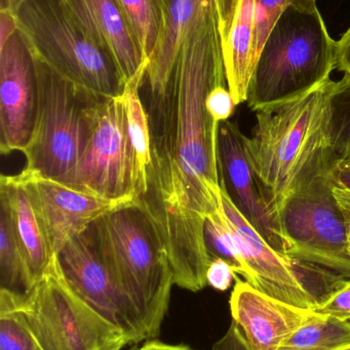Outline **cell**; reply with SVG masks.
Returning a JSON list of instances; mask_svg holds the SVG:
<instances>
[{
  "mask_svg": "<svg viewBox=\"0 0 350 350\" xmlns=\"http://www.w3.org/2000/svg\"><path fill=\"white\" fill-rule=\"evenodd\" d=\"M45 350H121L129 345L121 329L80 299L64 281L55 257L26 297L8 292Z\"/></svg>",
  "mask_w": 350,
  "mask_h": 350,
  "instance_id": "52a82bcc",
  "label": "cell"
},
{
  "mask_svg": "<svg viewBox=\"0 0 350 350\" xmlns=\"http://www.w3.org/2000/svg\"><path fill=\"white\" fill-rule=\"evenodd\" d=\"M332 177L336 185L350 189V158L335 160L332 167Z\"/></svg>",
  "mask_w": 350,
  "mask_h": 350,
  "instance_id": "836d02e7",
  "label": "cell"
},
{
  "mask_svg": "<svg viewBox=\"0 0 350 350\" xmlns=\"http://www.w3.org/2000/svg\"><path fill=\"white\" fill-rule=\"evenodd\" d=\"M238 0H166V23L164 38L144 76L146 84L166 81L174 67L179 49L193 22L218 6L236 3Z\"/></svg>",
  "mask_w": 350,
  "mask_h": 350,
  "instance_id": "d6986e66",
  "label": "cell"
},
{
  "mask_svg": "<svg viewBox=\"0 0 350 350\" xmlns=\"http://www.w3.org/2000/svg\"><path fill=\"white\" fill-rule=\"evenodd\" d=\"M335 350H350V345H345V347H340Z\"/></svg>",
  "mask_w": 350,
  "mask_h": 350,
  "instance_id": "74e56055",
  "label": "cell"
},
{
  "mask_svg": "<svg viewBox=\"0 0 350 350\" xmlns=\"http://www.w3.org/2000/svg\"><path fill=\"white\" fill-rule=\"evenodd\" d=\"M332 170L292 193L279 208L289 256L350 278L345 220L333 193Z\"/></svg>",
  "mask_w": 350,
  "mask_h": 350,
  "instance_id": "ba28073f",
  "label": "cell"
},
{
  "mask_svg": "<svg viewBox=\"0 0 350 350\" xmlns=\"http://www.w3.org/2000/svg\"><path fill=\"white\" fill-rule=\"evenodd\" d=\"M330 127L336 159L350 158V75L331 86Z\"/></svg>",
  "mask_w": 350,
  "mask_h": 350,
  "instance_id": "d4e9b609",
  "label": "cell"
},
{
  "mask_svg": "<svg viewBox=\"0 0 350 350\" xmlns=\"http://www.w3.org/2000/svg\"><path fill=\"white\" fill-rule=\"evenodd\" d=\"M25 1L26 0H0V12H12L14 14Z\"/></svg>",
  "mask_w": 350,
  "mask_h": 350,
  "instance_id": "8d00e7d4",
  "label": "cell"
},
{
  "mask_svg": "<svg viewBox=\"0 0 350 350\" xmlns=\"http://www.w3.org/2000/svg\"><path fill=\"white\" fill-rule=\"evenodd\" d=\"M205 106L214 120L219 123L227 121L236 106L227 84L214 88L208 96Z\"/></svg>",
  "mask_w": 350,
  "mask_h": 350,
  "instance_id": "f1b7e54d",
  "label": "cell"
},
{
  "mask_svg": "<svg viewBox=\"0 0 350 350\" xmlns=\"http://www.w3.org/2000/svg\"><path fill=\"white\" fill-rule=\"evenodd\" d=\"M0 350H45L20 310L0 293Z\"/></svg>",
  "mask_w": 350,
  "mask_h": 350,
  "instance_id": "484cf974",
  "label": "cell"
},
{
  "mask_svg": "<svg viewBox=\"0 0 350 350\" xmlns=\"http://www.w3.org/2000/svg\"><path fill=\"white\" fill-rule=\"evenodd\" d=\"M145 74L146 70L132 78L125 84L123 94L129 135L135 149L138 174H139L135 202L145 189L146 176H147L148 166L150 163L149 121H148L147 111L141 98V92H140Z\"/></svg>",
  "mask_w": 350,
  "mask_h": 350,
  "instance_id": "44dd1931",
  "label": "cell"
},
{
  "mask_svg": "<svg viewBox=\"0 0 350 350\" xmlns=\"http://www.w3.org/2000/svg\"><path fill=\"white\" fill-rule=\"evenodd\" d=\"M312 312L321 316L333 317L350 324V281L320 306H314Z\"/></svg>",
  "mask_w": 350,
  "mask_h": 350,
  "instance_id": "83f0119b",
  "label": "cell"
},
{
  "mask_svg": "<svg viewBox=\"0 0 350 350\" xmlns=\"http://www.w3.org/2000/svg\"><path fill=\"white\" fill-rule=\"evenodd\" d=\"M38 82L34 133L23 154L27 172L62 183L77 164L107 100L55 72L32 53Z\"/></svg>",
  "mask_w": 350,
  "mask_h": 350,
  "instance_id": "5b68a950",
  "label": "cell"
},
{
  "mask_svg": "<svg viewBox=\"0 0 350 350\" xmlns=\"http://www.w3.org/2000/svg\"><path fill=\"white\" fill-rule=\"evenodd\" d=\"M14 16L31 51L63 77L105 98L123 94L114 59L88 36L63 0H26Z\"/></svg>",
  "mask_w": 350,
  "mask_h": 350,
  "instance_id": "8992f818",
  "label": "cell"
},
{
  "mask_svg": "<svg viewBox=\"0 0 350 350\" xmlns=\"http://www.w3.org/2000/svg\"><path fill=\"white\" fill-rule=\"evenodd\" d=\"M68 287L92 310L123 331L132 343L149 340L147 329L105 259L95 221L72 237L55 255Z\"/></svg>",
  "mask_w": 350,
  "mask_h": 350,
  "instance_id": "30bf717a",
  "label": "cell"
},
{
  "mask_svg": "<svg viewBox=\"0 0 350 350\" xmlns=\"http://www.w3.org/2000/svg\"><path fill=\"white\" fill-rule=\"evenodd\" d=\"M0 200L8 206L21 251L35 282L49 269L53 254L28 187L18 175H1Z\"/></svg>",
  "mask_w": 350,
  "mask_h": 350,
  "instance_id": "e0dca14e",
  "label": "cell"
},
{
  "mask_svg": "<svg viewBox=\"0 0 350 350\" xmlns=\"http://www.w3.org/2000/svg\"><path fill=\"white\" fill-rule=\"evenodd\" d=\"M338 41L318 10L289 8L267 36L255 64L249 108L258 110L305 94L330 80L337 67Z\"/></svg>",
  "mask_w": 350,
  "mask_h": 350,
  "instance_id": "277c9868",
  "label": "cell"
},
{
  "mask_svg": "<svg viewBox=\"0 0 350 350\" xmlns=\"http://www.w3.org/2000/svg\"><path fill=\"white\" fill-rule=\"evenodd\" d=\"M84 32L114 59L125 84L148 61L118 0H63Z\"/></svg>",
  "mask_w": 350,
  "mask_h": 350,
  "instance_id": "2e32d148",
  "label": "cell"
},
{
  "mask_svg": "<svg viewBox=\"0 0 350 350\" xmlns=\"http://www.w3.org/2000/svg\"><path fill=\"white\" fill-rule=\"evenodd\" d=\"M136 350H193L186 345H173L168 343L160 342L158 340L148 341L142 345L140 349Z\"/></svg>",
  "mask_w": 350,
  "mask_h": 350,
  "instance_id": "d590c367",
  "label": "cell"
},
{
  "mask_svg": "<svg viewBox=\"0 0 350 350\" xmlns=\"http://www.w3.org/2000/svg\"><path fill=\"white\" fill-rule=\"evenodd\" d=\"M99 245L119 285L139 312L150 339L160 335L170 304L174 275L164 242L135 202L95 221Z\"/></svg>",
  "mask_w": 350,
  "mask_h": 350,
  "instance_id": "3957f363",
  "label": "cell"
},
{
  "mask_svg": "<svg viewBox=\"0 0 350 350\" xmlns=\"http://www.w3.org/2000/svg\"><path fill=\"white\" fill-rule=\"evenodd\" d=\"M35 283L16 241L8 206L0 200V291L23 299Z\"/></svg>",
  "mask_w": 350,
  "mask_h": 350,
  "instance_id": "ffe728a7",
  "label": "cell"
},
{
  "mask_svg": "<svg viewBox=\"0 0 350 350\" xmlns=\"http://www.w3.org/2000/svg\"><path fill=\"white\" fill-rule=\"evenodd\" d=\"M118 2L149 63L164 38L166 0H118Z\"/></svg>",
  "mask_w": 350,
  "mask_h": 350,
  "instance_id": "7402d4cb",
  "label": "cell"
},
{
  "mask_svg": "<svg viewBox=\"0 0 350 350\" xmlns=\"http://www.w3.org/2000/svg\"><path fill=\"white\" fill-rule=\"evenodd\" d=\"M347 345H350L349 323L314 312L279 350H335Z\"/></svg>",
  "mask_w": 350,
  "mask_h": 350,
  "instance_id": "603a6c76",
  "label": "cell"
},
{
  "mask_svg": "<svg viewBox=\"0 0 350 350\" xmlns=\"http://www.w3.org/2000/svg\"><path fill=\"white\" fill-rule=\"evenodd\" d=\"M333 193L338 204L339 209L345 220V234H347V249L350 255V189L334 183Z\"/></svg>",
  "mask_w": 350,
  "mask_h": 350,
  "instance_id": "1f68e13d",
  "label": "cell"
},
{
  "mask_svg": "<svg viewBox=\"0 0 350 350\" xmlns=\"http://www.w3.org/2000/svg\"><path fill=\"white\" fill-rule=\"evenodd\" d=\"M236 279V271L232 265L221 258L212 259L207 271L208 285L218 291H226Z\"/></svg>",
  "mask_w": 350,
  "mask_h": 350,
  "instance_id": "f546056e",
  "label": "cell"
},
{
  "mask_svg": "<svg viewBox=\"0 0 350 350\" xmlns=\"http://www.w3.org/2000/svg\"><path fill=\"white\" fill-rule=\"evenodd\" d=\"M38 82L30 47L18 30L0 47V152H24L36 125Z\"/></svg>",
  "mask_w": 350,
  "mask_h": 350,
  "instance_id": "7c38bea8",
  "label": "cell"
},
{
  "mask_svg": "<svg viewBox=\"0 0 350 350\" xmlns=\"http://www.w3.org/2000/svg\"><path fill=\"white\" fill-rule=\"evenodd\" d=\"M213 350H250V349L238 325L232 323L226 334L215 343Z\"/></svg>",
  "mask_w": 350,
  "mask_h": 350,
  "instance_id": "4dcf8cb0",
  "label": "cell"
},
{
  "mask_svg": "<svg viewBox=\"0 0 350 350\" xmlns=\"http://www.w3.org/2000/svg\"><path fill=\"white\" fill-rule=\"evenodd\" d=\"M289 8L305 12L318 10L316 0H255L254 55L256 62L277 18Z\"/></svg>",
  "mask_w": 350,
  "mask_h": 350,
  "instance_id": "4316f807",
  "label": "cell"
},
{
  "mask_svg": "<svg viewBox=\"0 0 350 350\" xmlns=\"http://www.w3.org/2000/svg\"><path fill=\"white\" fill-rule=\"evenodd\" d=\"M218 164L221 185L238 211L277 252L289 256L279 209L251 160L248 137L232 121L220 123Z\"/></svg>",
  "mask_w": 350,
  "mask_h": 350,
  "instance_id": "8fae6325",
  "label": "cell"
},
{
  "mask_svg": "<svg viewBox=\"0 0 350 350\" xmlns=\"http://www.w3.org/2000/svg\"><path fill=\"white\" fill-rule=\"evenodd\" d=\"M255 0H240L227 32L222 38L224 67L229 92L236 105L248 100L254 71Z\"/></svg>",
  "mask_w": 350,
  "mask_h": 350,
  "instance_id": "ac0fdd59",
  "label": "cell"
},
{
  "mask_svg": "<svg viewBox=\"0 0 350 350\" xmlns=\"http://www.w3.org/2000/svg\"><path fill=\"white\" fill-rule=\"evenodd\" d=\"M236 8L219 6L193 22L166 81L145 84L150 163L143 193L136 200L166 247L174 284L199 292L208 285L212 258L203 228L221 207L218 164L220 123L205 102L227 84L222 37Z\"/></svg>",
  "mask_w": 350,
  "mask_h": 350,
  "instance_id": "6da1fadb",
  "label": "cell"
},
{
  "mask_svg": "<svg viewBox=\"0 0 350 350\" xmlns=\"http://www.w3.org/2000/svg\"><path fill=\"white\" fill-rule=\"evenodd\" d=\"M18 31L16 16L12 12H0V47Z\"/></svg>",
  "mask_w": 350,
  "mask_h": 350,
  "instance_id": "e575fe53",
  "label": "cell"
},
{
  "mask_svg": "<svg viewBox=\"0 0 350 350\" xmlns=\"http://www.w3.org/2000/svg\"><path fill=\"white\" fill-rule=\"evenodd\" d=\"M222 208L240 242L242 256L252 273L253 287L275 299L297 308L316 306L294 269L292 257L271 248L250 222L238 211L221 185Z\"/></svg>",
  "mask_w": 350,
  "mask_h": 350,
  "instance_id": "5bb4252c",
  "label": "cell"
},
{
  "mask_svg": "<svg viewBox=\"0 0 350 350\" xmlns=\"http://www.w3.org/2000/svg\"><path fill=\"white\" fill-rule=\"evenodd\" d=\"M18 176L28 187L53 255H57L72 237L107 212L125 204L82 193L25 170Z\"/></svg>",
  "mask_w": 350,
  "mask_h": 350,
  "instance_id": "4fadbf2b",
  "label": "cell"
},
{
  "mask_svg": "<svg viewBox=\"0 0 350 350\" xmlns=\"http://www.w3.org/2000/svg\"><path fill=\"white\" fill-rule=\"evenodd\" d=\"M203 236L212 259H224L232 265L236 273L242 275L249 284L252 283V273L242 256L238 237L226 218L222 204L215 213L205 219Z\"/></svg>",
  "mask_w": 350,
  "mask_h": 350,
  "instance_id": "cb8c5ba5",
  "label": "cell"
},
{
  "mask_svg": "<svg viewBox=\"0 0 350 350\" xmlns=\"http://www.w3.org/2000/svg\"><path fill=\"white\" fill-rule=\"evenodd\" d=\"M332 83L328 80L296 98L255 111L249 153L277 209L292 193L332 170L336 160L331 142Z\"/></svg>",
  "mask_w": 350,
  "mask_h": 350,
  "instance_id": "7a4b0ae2",
  "label": "cell"
},
{
  "mask_svg": "<svg viewBox=\"0 0 350 350\" xmlns=\"http://www.w3.org/2000/svg\"><path fill=\"white\" fill-rule=\"evenodd\" d=\"M229 304L250 350H279L314 312L266 295L236 278Z\"/></svg>",
  "mask_w": 350,
  "mask_h": 350,
  "instance_id": "9a60e30c",
  "label": "cell"
},
{
  "mask_svg": "<svg viewBox=\"0 0 350 350\" xmlns=\"http://www.w3.org/2000/svg\"><path fill=\"white\" fill-rule=\"evenodd\" d=\"M338 59L337 69L345 75H350V27L338 41Z\"/></svg>",
  "mask_w": 350,
  "mask_h": 350,
  "instance_id": "d6a6232c",
  "label": "cell"
},
{
  "mask_svg": "<svg viewBox=\"0 0 350 350\" xmlns=\"http://www.w3.org/2000/svg\"><path fill=\"white\" fill-rule=\"evenodd\" d=\"M137 158L123 94L107 100L77 164L62 183L113 202H135Z\"/></svg>",
  "mask_w": 350,
  "mask_h": 350,
  "instance_id": "9c48e42d",
  "label": "cell"
}]
</instances>
